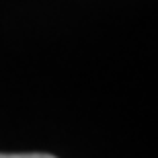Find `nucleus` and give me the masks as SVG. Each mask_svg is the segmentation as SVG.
Returning a JSON list of instances; mask_svg holds the SVG:
<instances>
[{
  "label": "nucleus",
  "mask_w": 158,
  "mask_h": 158,
  "mask_svg": "<svg viewBox=\"0 0 158 158\" xmlns=\"http://www.w3.org/2000/svg\"><path fill=\"white\" fill-rule=\"evenodd\" d=\"M0 158H56L52 154H0Z\"/></svg>",
  "instance_id": "obj_1"
}]
</instances>
